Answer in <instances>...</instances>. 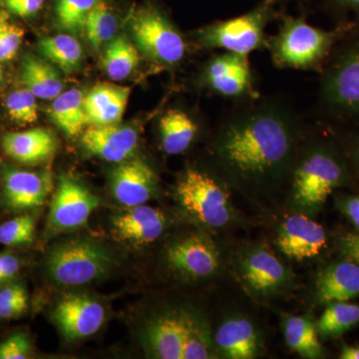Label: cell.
<instances>
[{"mask_svg":"<svg viewBox=\"0 0 359 359\" xmlns=\"http://www.w3.org/2000/svg\"><path fill=\"white\" fill-rule=\"evenodd\" d=\"M20 269V259L9 252H0V287L13 282Z\"/></svg>","mask_w":359,"mask_h":359,"instance_id":"cell-40","label":"cell"},{"mask_svg":"<svg viewBox=\"0 0 359 359\" xmlns=\"http://www.w3.org/2000/svg\"><path fill=\"white\" fill-rule=\"evenodd\" d=\"M278 2L262 0L249 13L201 28L196 34L198 43L205 49H222L245 56L254 51L268 50L266 28L280 18Z\"/></svg>","mask_w":359,"mask_h":359,"instance_id":"cell-4","label":"cell"},{"mask_svg":"<svg viewBox=\"0 0 359 359\" xmlns=\"http://www.w3.org/2000/svg\"><path fill=\"white\" fill-rule=\"evenodd\" d=\"M199 125L185 110L171 108L161 116L159 132L163 150L169 155L185 152L192 145Z\"/></svg>","mask_w":359,"mask_h":359,"instance_id":"cell-24","label":"cell"},{"mask_svg":"<svg viewBox=\"0 0 359 359\" xmlns=\"http://www.w3.org/2000/svg\"><path fill=\"white\" fill-rule=\"evenodd\" d=\"M241 271L249 289L262 295L276 294L290 282L289 271L266 248L250 252L243 259Z\"/></svg>","mask_w":359,"mask_h":359,"instance_id":"cell-17","label":"cell"},{"mask_svg":"<svg viewBox=\"0 0 359 359\" xmlns=\"http://www.w3.org/2000/svg\"><path fill=\"white\" fill-rule=\"evenodd\" d=\"M100 203L95 194L82 184L72 179L61 178L49 211V233L55 235L84 226Z\"/></svg>","mask_w":359,"mask_h":359,"instance_id":"cell-10","label":"cell"},{"mask_svg":"<svg viewBox=\"0 0 359 359\" xmlns=\"http://www.w3.org/2000/svg\"><path fill=\"white\" fill-rule=\"evenodd\" d=\"M2 179L6 204L13 211L41 207L52 190V180L49 173L6 169Z\"/></svg>","mask_w":359,"mask_h":359,"instance_id":"cell-18","label":"cell"},{"mask_svg":"<svg viewBox=\"0 0 359 359\" xmlns=\"http://www.w3.org/2000/svg\"><path fill=\"white\" fill-rule=\"evenodd\" d=\"M117 29L118 21L114 13L103 0H98L92 8L84 26L92 48L99 50L106 42L114 39Z\"/></svg>","mask_w":359,"mask_h":359,"instance_id":"cell-30","label":"cell"},{"mask_svg":"<svg viewBox=\"0 0 359 359\" xmlns=\"http://www.w3.org/2000/svg\"><path fill=\"white\" fill-rule=\"evenodd\" d=\"M25 32L9 21L4 13L0 14V62L11 60L18 53Z\"/></svg>","mask_w":359,"mask_h":359,"instance_id":"cell-37","label":"cell"},{"mask_svg":"<svg viewBox=\"0 0 359 359\" xmlns=\"http://www.w3.org/2000/svg\"><path fill=\"white\" fill-rule=\"evenodd\" d=\"M359 323V306L346 302H332L323 313L316 330L323 337H335Z\"/></svg>","mask_w":359,"mask_h":359,"instance_id":"cell-31","label":"cell"},{"mask_svg":"<svg viewBox=\"0 0 359 359\" xmlns=\"http://www.w3.org/2000/svg\"><path fill=\"white\" fill-rule=\"evenodd\" d=\"M114 256L105 245L87 238H70L54 245L46 257L49 278L63 287L96 282L110 273Z\"/></svg>","mask_w":359,"mask_h":359,"instance_id":"cell-5","label":"cell"},{"mask_svg":"<svg viewBox=\"0 0 359 359\" xmlns=\"http://www.w3.org/2000/svg\"><path fill=\"white\" fill-rule=\"evenodd\" d=\"M48 114L52 121L68 136L74 137L81 133L87 125L81 90L73 88L62 92L52 100Z\"/></svg>","mask_w":359,"mask_h":359,"instance_id":"cell-26","label":"cell"},{"mask_svg":"<svg viewBox=\"0 0 359 359\" xmlns=\"http://www.w3.org/2000/svg\"><path fill=\"white\" fill-rule=\"evenodd\" d=\"M204 86L224 99L245 103L259 98L249 56L224 51L209 59L202 72Z\"/></svg>","mask_w":359,"mask_h":359,"instance_id":"cell-9","label":"cell"},{"mask_svg":"<svg viewBox=\"0 0 359 359\" xmlns=\"http://www.w3.org/2000/svg\"><path fill=\"white\" fill-rule=\"evenodd\" d=\"M20 74L26 88L36 98L53 100L63 92V82L58 71L42 59L26 55Z\"/></svg>","mask_w":359,"mask_h":359,"instance_id":"cell-25","label":"cell"},{"mask_svg":"<svg viewBox=\"0 0 359 359\" xmlns=\"http://www.w3.org/2000/svg\"><path fill=\"white\" fill-rule=\"evenodd\" d=\"M320 95L334 114L359 117V41L340 51L323 71Z\"/></svg>","mask_w":359,"mask_h":359,"instance_id":"cell-8","label":"cell"},{"mask_svg":"<svg viewBox=\"0 0 359 359\" xmlns=\"http://www.w3.org/2000/svg\"><path fill=\"white\" fill-rule=\"evenodd\" d=\"M342 247L346 257L359 264V235L347 236L342 243Z\"/></svg>","mask_w":359,"mask_h":359,"instance_id":"cell-41","label":"cell"},{"mask_svg":"<svg viewBox=\"0 0 359 359\" xmlns=\"http://www.w3.org/2000/svg\"><path fill=\"white\" fill-rule=\"evenodd\" d=\"M190 309H171L148 321L143 330L144 346L152 358L183 359Z\"/></svg>","mask_w":359,"mask_h":359,"instance_id":"cell-13","label":"cell"},{"mask_svg":"<svg viewBox=\"0 0 359 359\" xmlns=\"http://www.w3.org/2000/svg\"><path fill=\"white\" fill-rule=\"evenodd\" d=\"M6 154L21 164L39 165L55 154L57 141L49 130L33 128L23 132H11L2 138Z\"/></svg>","mask_w":359,"mask_h":359,"instance_id":"cell-21","label":"cell"},{"mask_svg":"<svg viewBox=\"0 0 359 359\" xmlns=\"http://www.w3.org/2000/svg\"><path fill=\"white\" fill-rule=\"evenodd\" d=\"M318 299L325 304L347 302L359 294V266L353 262L334 264L316 282Z\"/></svg>","mask_w":359,"mask_h":359,"instance_id":"cell-23","label":"cell"},{"mask_svg":"<svg viewBox=\"0 0 359 359\" xmlns=\"http://www.w3.org/2000/svg\"><path fill=\"white\" fill-rule=\"evenodd\" d=\"M35 219L32 215H21L0 224V244L21 247L32 244L35 238Z\"/></svg>","mask_w":359,"mask_h":359,"instance_id":"cell-34","label":"cell"},{"mask_svg":"<svg viewBox=\"0 0 359 359\" xmlns=\"http://www.w3.org/2000/svg\"><path fill=\"white\" fill-rule=\"evenodd\" d=\"M282 23L275 36L269 37L268 50L276 67L318 70L339 37L309 25L304 16L280 15Z\"/></svg>","mask_w":359,"mask_h":359,"instance_id":"cell-3","label":"cell"},{"mask_svg":"<svg viewBox=\"0 0 359 359\" xmlns=\"http://www.w3.org/2000/svg\"><path fill=\"white\" fill-rule=\"evenodd\" d=\"M131 95V88L120 85L98 84L84 96L87 124L91 126L118 124Z\"/></svg>","mask_w":359,"mask_h":359,"instance_id":"cell-20","label":"cell"},{"mask_svg":"<svg viewBox=\"0 0 359 359\" xmlns=\"http://www.w3.org/2000/svg\"><path fill=\"white\" fill-rule=\"evenodd\" d=\"M344 160L328 144L306 141L304 137L295 156L287 186L297 210L316 212L325 204L334 189L346 181Z\"/></svg>","mask_w":359,"mask_h":359,"instance_id":"cell-2","label":"cell"},{"mask_svg":"<svg viewBox=\"0 0 359 359\" xmlns=\"http://www.w3.org/2000/svg\"><path fill=\"white\" fill-rule=\"evenodd\" d=\"M306 130L299 116L278 99L241 103L224 116L212 158L223 184L261 201L287 186Z\"/></svg>","mask_w":359,"mask_h":359,"instance_id":"cell-1","label":"cell"},{"mask_svg":"<svg viewBox=\"0 0 359 359\" xmlns=\"http://www.w3.org/2000/svg\"><path fill=\"white\" fill-rule=\"evenodd\" d=\"M9 13L20 18H29L39 13L45 0H1Z\"/></svg>","mask_w":359,"mask_h":359,"instance_id":"cell-39","label":"cell"},{"mask_svg":"<svg viewBox=\"0 0 359 359\" xmlns=\"http://www.w3.org/2000/svg\"><path fill=\"white\" fill-rule=\"evenodd\" d=\"M111 191L120 204L127 208L146 204L154 197L158 177L145 161L126 160L113 170L110 178Z\"/></svg>","mask_w":359,"mask_h":359,"instance_id":"cell-14","label":"cell"},{"mask_svg":"<svg viewBox=\"0 0 359 359\" xmlns=\"http://www.w3.org/2000/svg\"><path fill=\"white\" fill-rule=\"evenodd\" d=\"M332 1L340 9L359 11V0H332Z\"/></svg>","mask_w":359,"mask_h":359,"instance_id":"cell-43","label":"cell"},{"mask_svg":"<svg viewBox=\"0 0 359 359\" xmlns=\"http://www.w3.org/2000/svg\"><path fill=\"white\" fill-rule=\"evenodd\" d=\"M0 14H1V13H0Z\"/></svg>","mask_w":359,"mask_h":359,"instance_id":"cell-47","label":"cell"},{"mask_svg":"<svg viewBox=\"0 0 359 359\" xmlns=\"http://www.w3.org/2000/svg\"><path fill=\"white\" fill-rule=\"evenodd\" d=\"M52 318L66 339H82L100 330L105 320V309L89 295L69 294L57 302Z\"/></svg>","mask_w":359,"mask_h":359,"instance_id":"cell-12","label":"cell"},{"mask_svg":"<svg viewBox=\"0 0 359 359\" xmlns=\"http://www.w3.org/2000/svg\"><path fill=\"white\" fill-rule=\"evenodd\" d=\"M6 109L9 118L18 124H32L39 118L36 97L27 88L18 89L9 94Z\"/></svg>","mask_w":359,"mask_h":359,"instance_id":"cell-35","label":"cell"},{"mask_svg":"<svg viewBox=\"0 0 359 359\" xmlns=\"http://www.w3.org/2000/svg\"><path fill=\"white\" fill-rule=\"evenodd\" d=\"M346 212L359 230V198H351L346 204Z\"/></svg>","mask_w":359,"mask_h":359,"instance_id":"cell-42","label":"cell"},{"mask_svg":"<svg viewBox=\"0 0 359 359\" xmlns=\"http://www.w3.org/2000/svg\"><path fill=\"white\" fill-rule=\"evenodd\" d=\"M215 344L226 358H256L261 351V341L256 327L249 320L240 316L222 323L215 337Z\"/></svg>","mask_w":359,"mask_h":359,"instance_id":"cell-22","label":"cell"},{"mask_svg":"<svg viewBox=\"0 0 359 359\" xmlns=\"http://www.w3.org/2000/svg\"><path fill=\"white\" fill-rule=\"evenodd\" d=\"M285 337L287 346L302 358H321L323 348L318 330L313 323L302 316H290L285 323Z\"/></svg>","mask_w":359,"mask_h":359,"instance_id":"cell-29","label":"cell"},{"mask_svg":"<svg viewBox=\"0 0 359 359\" xmlns=\"http://www.w3.org/2000/svg\"><path fill=\"white\" fill-rule=\"evenodd\" d=\"M39 51L47 60L65 73L73 72L81 62L83 50L76 39L67 34L44 37L39 43Z\"/></svg>","mask_w":359,"mask_h":359,"instance_id":"cell-28","label":"cell"},{"mask_svg":"<svg viewBox=\"0 0 359 359\" xmlns=\"http://www.w3.org/2000/svg\"><path fill=\"white\" fill-rule=\"evenodd\" d=\"M2 81H4V71H2V68L0 67V85H1Z\"/></svg>","mask_w":359,"mask_h":359,"instance_id":"cell-46","label":"cell"},{"mask_svg":"<svg viewBox=\"0 0 359 359\" xmlns=\"http://www.w3.org/2000/svg\"><path fill=\"white\" fill-rule=\"evenodd\" d=\"M340 358L359 359V347L349 346H344L341 353H340Z\"/></svg>","mask_w":359,"mask_h":359,"instance_id":"cell-44","label":"cell"},{"mask_svg":"<svg viewBox=\"0 0 359 359\" xmlns=\"http://www.w3.org/2000/svg\"><path fill=\"white\" fill-rule=\"evenodd\" d=\"M214 342L208 323L200 314L190 311L183 359L214 358Z\"/></svg>","mask_w":359,"mask_h":359,"instance_id":"cell-32","label":"cell"},{"mask_svg":"<svg viewBox=\"0 0 359 359\" xmlns=\"http://www.w3.org/2000/svg\"><path fill=\"white\" fill-rule=\"evenodd\" d=\"M28 309V295L20 283L0 287V320L20 318Z\"/></svg>","mask_w":359,"mask_h":359,"instance_id":"cell-36","label":"cell"},{"mask_svg":"<svg viewBox=\"0 0 359 359\" xmlns=\"http://www.w3.org/2000/svg\"><path fill=\"white\" fill-rule=\"evenodd\" d=\"M138 141L137 130L118 124L91 126L81 137L82 145L87 152L115 163L128 160L137 148Z\"/></svg>","mask_w":359,"mask_h":359,"instance_id":"cell-16","label":"cell"},{"mask_svg":"<svg viewBox=\"0 0 359 359\" xmlns=\"http://www.w3.org/2000/svg\"><path fill=\"white\" fill-rule=\"evenodd\" d=\"M180 204L200 222L222 228L230 223L233 210L224 185L211 175L189 168L176 186Z\"/></svg>","mask_w":359,"mask_h":359,"instance_id":"cell-7","label":"cell"},{"mask_svg":"<svg viewBox=\"0 0 359 359\" xmlns=\"http://www.w3.org/2000/svg\"><path fill=\"white\" fill-rule=\"evenodd\" d=\"M354 153H355V158L359 162V138L358 142H356L355 150H354Z\"/></svg>","mask_w":359,"mask_h":359,"instance_id":"cell-45","label":"cell"},{"mask_svg":"<svg viewBox=\"0 0 359 359\" xmlns=\"http://www.w3.org/2000/svg\"><path fill=\"white\" fill-rule=\"evenodd\" d=\"M325 244L327 235L323 226L304 215H294L285 219L276 238L278 250L297 261L318 256Z\"/></svg>","mask_w":359,"mask_h":359,"instance_id":"cell-15","label":"cell"},{"mask_svg":"<svg viewBox=\"0 0 359 359\" xmlns=\"http://www.w3.org/2000/svg\"><path fill=\"white\" fill-rule=\"evenodd\" d=\"M130 28L137 48L158 65L175 67L185 58V39L157 7H144L136 11Z\"/></svg>","mask_w":359,"mask_h":359,"instance_id":"cell-6","label":"cell"},{"mask_svg":"<svg viewBox=\"0 0 359 359\" xmlns=\"http://www.w3.org/2000/svg\"><path fill=\"white\" fill-rule=\"evenodd\" d=\"M113 231L118 241L133 245L155 242L162 236L166 219L159 209L140 205L130 207L113 218Z\"/></svg>","mask_w":359,"mask_h":359,"instance_id":"cell-19","label":"cell"},{"mask_svg":"<svg viewBox=\"0 0 359 359\" xmlns=\"http://www.w3.org/2000/svg\"><path fill=\"white\" fill-rule=\"evenodd\" d=\"M102 63L110 79L121 81L138 67L140 53L126 37L118 36L106 47Z\"/></svg>","mask_w":359,"mask_h":359,"instance_id":"cell-27","label":"cell"},{"mask_svg":"<svg viewBox=\"0 0 359 359\" xmlns=\"http://www.w3.org/2000/svg\"><path fill=\"white\" fill-rule=\"evenodd\" d=\"M167 263L175 273L189 278H209L219 268L218 250L203 233H190L175 241L166 250Z\"/></svg>","mask_w":359,"mask_h":359,"instance_id":"cell-11","label":"cell"},{"mask_svg":"<svg viewBox=\"0 0 359 359\" xmlns=\"http://www.w3.org/2000/svg\"><path fill=\"white\" fill-rule=\"evenodd\" d=\"M32 355V344L22 332L14 334L0 344V359H26Z\"/></svg>","mask_w":359,"mask_h":359,"instance_id":"cell-38","label":"cell"},{"mask_svg":"<svg viewBox=\"0 0 359 359\" xmlns=\"http://www.w3.org/2000/svg\"><path fill=\"white\" fill-rule=\"evenodd\" d=\"M98 0H56L58 25L68 32H83L85 23Z\"/></svg>","mask_w":359,"mask_h":359,"instance_id":"cell-33","label":"cell"}]
</instances>
